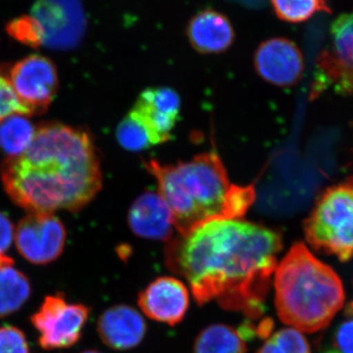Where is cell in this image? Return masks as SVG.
Wrapping results in <instances>:
<instances>
[{
  "label": "cell",
  "mask_w": 353,
  "mask_h": 353,
  "mask_svg": "<svg viewBox=\"0 0 353 353\" xmlns=\"http://www.w3.org/2000/svg\"><path fill=\"white\" fill-rule=\"evenodd\" d=\"M253 63L260 78L276 87H292L303 75V53L294 41L285 38L267 39L260 43Z\"/></svg>",
  "instance_id": "obj_11"
},
{
  "label": "cell",
  "mask_w": 353,
  "mask_h": 353,
  "mask_svg": "<svg viewBox=\"0 0 353 353\" xmlns=\"http://www.w3.org/2000/svg\"><path fill=\"white\" fill-rule=\"evenodd\" d=\"M194 353H246V345L238 330L224 324H214L199 334Z\"/></svg>",
  "instance_id": "obj_19"
},
{
  "label": "cell",
  "mask_w": 353,
  "mask_h": 353,
  "mask_svg": "<svg viewBox=\"0 0 353 353\" xmlns=\"http://www.w3.org/2000/svg\"><path fill=\"white\" fill-rule=\"evenodd\" d=\"M332 88L353 94V11L341 14L331 26V48L318 58L314 94Z\"/></svg>",
  "instance_id": "obj_6"
},
{
  "label": "cell",
  "mask_w": 353,
  "mask_h": 353,
  "mask_svg": "<svg viewBox=\"0 0 353 353\" xmlns=\"http://www.w3.org/2000/svg\"><path fill=\"white\" fill-rule=\"evenodd\" d=\"M274 285L279 318L301 333L326 329L345 305L340 276L303 243H294L277 265Z\"/></svg>",
  "instance_id": "obj_4"
},
{
  "label": "cell",
  "mask_w": 353,
  "mask_h": 353,
  "mask_svg": "<svg viewBox=\"0 0 353 353\" xmlns=\"http://www.w3.org/2000/svg\"><path fill=\"white\" fill-rule=\"evenodd\" d=\"M15 230L11 220L0 211V256L9 250L14 239Z\"/></svg>",
  "instance_id": "obj_27"
},
{
  "label": "cell",
  "mask_w": 353,
  "mask_h": 353,
  "mask_svg": "<svg viewBox=\"0 0 353 353\" xmlns=\"http://www.w3.org/2000/svg\"><path fill=\"white\" fill-rule=\"evenodd\" d=\"M128 224L136 236L153 241L171 240L176 230L171 209L158 192H145L134 201Z\"/></svg>",
  "instance_id": "obj_14"
},
{
  "label": "cell",
  "mask_w": 353,
  "mask_h": 353,
  "mask_svg": "<svg viewBox=\"0 0 353 353\" xmlns=\"http://www.w3.org/2000/svg\"><path fill=\"white\" fill-rule=\"evenodd\" d=\"M0 353H30L24 333L13 326L0 327Z\"/></svg>",
  "instance_id": "obj_26"
},
{
  "label": "cell",
  "mask_w": 353,
  "mask_h": 353,
  "mask_svg": "<svg viewBox=\"0 0 353 353\" xmlns=\"http://www.w3.org/2000/svg\"><path fill=\"white\" fill-rule=\"evenodd\" d=\"M31 285L24 274L13 267L6 257L0 262V317L16 312L29 299Z\"/></svg>",
  "instance_id": "obj_17"
},
{
  "label": "cell",
  "mask_w": 353,
  "mask_h": 353,
  "mask_svg": "<svg viewBox=\"0 0 353 353\" xmlns=\"http://www.w3.org/2000/svg\"><path fill=\"white\" fill-rule=\"evenodd\" d=\"M31 17L38 28L41 46L52 50L74 48L85 31L78 0H38Z\"/></svg>",
  "instance_id": "obj_9"
},
{
  "label": "cell",
  "mask_w": 353,
  "mask_h": 353,
  "mask_svg": "<svg viewBox=\"0 0 353 353\" xmlns=\"http://www.w3.org/2000/svg\"><path fill=\"white\" fill-rule=\"evenodd\" d=\"M97 331L108 347L128 350L138 347L145 339L146 324L136 309L129 305H116L102 313Z\"/></svg>",
  "instance_id": "obj_15"
},
{
  "label": "cell",
  "mask_w": 353,
  "mask_h": 353,
  "mask_svg": "<svg viewBox=\"0 0 353 353\" xmlns=\"http://www.w3.org/2000/svg\"><path fill=\"white\" fill-rule=\"evenodd\" d=\"M11 201L30 212H77L101 192V159L87 131L58 122L37 127L30 148L0 168Z\"/></svg>",
  "instance_id": "obj_2"
},
{
  "label": "cell",
  "mask_w": 353,
  "mask_h": 353,
  "mask_svg": "<svg viewBox=\"0 0 353 353\" xmlns=\"http://www.w3.org/2000/svg\"><path fill=\"white\" fill-rule=\"evenodd\" d=\"M20 254L32 264L54 261L63 252L66 230L54 213L30 212L14 234Z\"/></svg>",
  "instance_id": "obj_10"
},
{
  "label": "cell",
  "mask_w": 353,
  "mask_h": 353,
  "mask_svg": "<svg viewBox=\"0 0 353 353\" xmlns=\"http://www.w3.org/2000/svg\"><path fill=\"white\" fill-rule=\"evenodd\" d=\"M116 136L120 145L130 152H141L153 146L145 126L131 112L118 125Z\"/></svg>",
  "instance_id": "obj_22"
},
{
  "label": "cell",
  "mask_w": 353,
  "mask_h": 353,
  "mask_svg": "<svg viewBox=\"0 0 353 353\" xmlns=\"http://www.w3.org/2000/svg\"><path fill=\"white\" fill-rule=\"evenodd\" d=\"M6 255H2V256H0V262L3 261V260L6 259Z\"/></svg>",
  "instance_id": "obj_30"
},
{
  "label": "cell",
  "mask_w": 353,
  "mask_h": 353,
  "mask_svg": "<svg viewBox=\"0 0 353 353\" xmlns=\"http://www.w3.org/2000/svg\"><path fill=\"white\" fill-rule=\"evenodd\" d=\"M303 231L316 252L341 262L353 259V176L323 190L304 220Z\"/></svg>",
  "instance_id": "obj_5"
},
{
  "label": "cell",
  "mask_w": 353,
  "mask_h": 353,
  "mask_svg": "<svg viewBox=\"0 0 353 353\" xmlns=\"http://www.w3.org/2000/svg\"><path fill=\"white\" fill-rule=\"evenodd\" d=\"M145 166L157 180L158 194L171 209L179 234L211 220L241 219L255 199L252 185L240 187L230 182L215 152L176 164L150 160Z\"/></svg>",
  "instance_id": "obj_3"
},
{
  "label": "cell",
  "mask_w": 353,
  "mask_h": 353,
  "mask_svg": "<svg viewBox=\"0 0 353 353\" xmlns=\"http://www.w3.org/2000/svg\"><path fill=\"white\" fill-rule=\"evenodd\" d=\"M14 39L32 48L41 46V37L36 23L31 16H24L10 23L7 29Z\"/></svg>",
  "instance_id": "obj_23"
},
{
  "label": "cell",
  "mask_w": 353,
  "mask_h": 353,
  "mask_svg": "<svg viewBox=\"0 0 353 353\" xmlns=\"http://www.w3.org/2000/svg\"><path fill=\"white\" fill-rule=\"evenodd\" d=\"M347 319L339 325L334 336V350L339 353H353V301L345 311Z\"/></svg>",
  "instance_id": "obj_25"
},
{
  "label": "cell",
  "mask_w": 353,
  "mask_h": 353,
  "mask_svg": "<svg viewBox=\"0 0 353 353\" xmlns=\"http://www.w3.org/2000/svg\"><path fill=\"white\" fill-rule=\"evenodd\" d=\"M14 113L32 115L31 111L22 104L14 92L8 79L0 74V120Z\"/></svg>",
  "instance_id": "obj_24"
},
{
  "label": "cell",
  "mask_w": 353,
  "mask_h": 353,
  "mask_svg": "<svg viewBox=\"0 0 353 353\" xmlns=\"http://www.w3.org/2000/svg\"><path fill=\"white\" fill-rule=\"evenodd\" d=\"M322 353H339V352H336V350H326V352H323Z\"/></svg>",
  "instance_id": "obj_28"
},
{
  "label": "cell",
  "mask_w": 353,
  "mask_h": 353,
  "mask_svg": "<svg viewBox=\"0 0 353 353\" xmlns=\"http://www.w3.org/2000/svg\"><path fill=\"white\" fill-rule=\"evenodd\" d=\"M36 131L27 115L10 114L0 120V148L7 157H19L32 145Z\"/></svg>",
  "instance_id": "obj_18"
},
{
  "label": "cell",
  "mask_w": 353,
  "mask_h": 353,
  "mask_svg": "<svg viewBox=\"0 0 353 353\" xmlns=\"http://www.w3.org/2000/svg\"><path fill=\"white\" fill-rule=\"evenodd\" d=\"M8 81L19 101L32 115L48 110L57 94L59 79L50 58L30 55L14 64Z\"/></svg>",
  "instance_id": "obj_8"
},
{
  "label": "cell",
  "mask_w": 353,
  "mask_h": 353,
  "mask_svg": "<svg viewBox=\"0 0 353 353\" xmlns=\"http://www.w3.org/2000/svg\"><path fill=\"white\" fill-rule=\"evenodd\" d=\"M187 36L190 46L202 54H219L231 48L234 31L225 14L204 9L190 20Z\"/></svg>",
  "instance_id": "obj_16"
},
{
  "label": "cell",
  "mask_w": 353,
  "mask_h": 353,
  "mask_svg": "<svg viewBox=\"0 0 353 353\" xmlns=\"http://www.w3.org/2000/svg\"><path fill=\"white\" fill-rule=\"evenodd\" d=\"M257 353H312L308 341L299 330H279L266 339Z\"/></svg>",
  "instance_id": "obj_21"
},
{
  "label": "cell",
  "mask_w": 353,
  "mask_h": 353,
  "mask_svg": "<svg viewBox=\"0 0 353 353\" xmlns=\"http://www.w3.org/2000/svg\"><path fill=\"white\" fill-rule=\"evenodd\" d=\"M282 248L277 230L241 219H215L173 239L165 261L189 282L199 305L215 301L253 320L263 313Z\"/></svg>",
  "instance_id": "obj_1"
},
{
  "label": "cell",
  "mask_w": 353,
  "mask_h": 353,
  "mask_svg": "<svg viewBox=\"0 0 353 353\" xmlns=\"http://www.w3.org/2000/svg\"><path fill=\"white\" fill-rule=\"evenodd\" d=\"M130 112L145 126L152 145H160L171 139L180 117L181 99L171 88H146Z\"/></svg>",
  "instance_id": "obj_12"
},
{
  "label": "cell",
  "mask_w": 353,
  "mask_h": 353,
  "mask_svg": "<svg viewBox=\"0 0 353 353\" xmlns=\"http://www.w3.org/2000/svg\"><path fill=\"white\" fill-rule=\"evenodd\" d=\"M274 12L284 22H306L319 12H330L325 0H271Z\"/></svg>",
  "instance_id": "obj_20"
},
{
  "label": "cell",
  "mask_w": 353,
  "mask_h": 353,
  "mask_svg": "<svg viewBox=\"0 0 353 353\" xmlns=\"http://www.w3.org/2000/svg\"><path fill=\"white\" fill-rule=\"evenodd\" d=\"M90 313L88 306L67 303L61 294L46 297L32 317V325L39 334V345L48 350L75 345L82 336Z\"/></svg>",
  "instance_id": "obj_7"
},
{
  "label": "cell",
  "mask_w": 353,
  "mask_h": 353,
  "mask_svg": "<svg viewBox=\"0 0 353 353\" xmlns=\"http://www.w3.org/2000/svg\"><path fill=\"white\" fill-rule=\"evenodd\" d=\"M82 353H101V352H97V350H85V352H83Z\"/></svg>",
  "instance_id": "obj_29"
},
{
  "label": "cell",
  "mask_w": 353,
  "mask_h": 353,
  "mask_svg": "<svg viewBox=\"0 0 353 353\" xmlns=\"http://www.w3.org/2000/svg\"><path fill=\"white\" fill-rule=\"evenodd\" d=\"M138 303L143 312L153 321L174 326L187 314L190 292L178 279L158 278L139 294Z\"/></svg>",
  "instance_id": "obj_13"
}]
</instances>
